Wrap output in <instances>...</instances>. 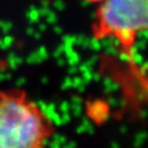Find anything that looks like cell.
I'll return each mask as SVG.
<instances>
[{"mask_svg":"<svg viewBox=\"0 0 148 148\" xmlns=\"http://www.w3.org/2000/svg\"><path fill=\"white\" fill-rule=\"evenodd\" d=\"M95 14L92 34L96 40H114L120 63L125 66L119 86L127 101H135L132 86L140 100L145 97L146 77L136 61L139 35L147 29L148 0H103ZM137 105V104H136Z\"/></svg>","mask_w":148,"mask_h":148,"instance_id":"cell-1","label":"cell"},{"mask_svg":"<svg viewBox=\"0 0 148 148\" xmlns=\"http://www.w3.org/2000/svg\"><path fill=\"white\" fill-rule=\"evenodd\" d=\"M55 125L27 92L0 90V148H47Z\"/></svg>","mask_w":148,"mask_h":148,"instance_id":"cell-2","label":"cell"},{"mask_svg":"<svg viewBox=\"0 0 148 148\" xmlns=\"http://www.w3.org/2000/svg\"><path fill=\"white\" fill-rule=\"evenodd\" d=\"M86 1H88V2H101V1H103V0H86Z\"/></svg>","mask_w":148,"mask_h":148,"instance_id":"cell-3","label":"cell"}]
</instances>
